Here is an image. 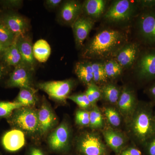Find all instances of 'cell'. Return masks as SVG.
I'll return each mask as SVG.
<instances>
[{"mask_svg":"<svg viewBox=\"0 0 155 155\" xmlns=\"http://www.w3.org/2000/svg\"><path fill=\"white\" fill-rule=\"evenodd\" d=\"M127 43V35L114 29H105L96 34L84 48L82 57L85 59H109L115 58Z\"/></svg>","mask_w":155,"mask_h":155,"instance_id":"6da1fadb","label":"cell"},{"mask_svg":"<svg viewBox=\"0 0 155 155\" xmlns=\"http://www.w3.org/2000/svg\"><path fill=\"white\" fill-rule=\"evenodd\" d=\"M153 114L150 104L138 102L132 117L126 123L128 134L139 144L144 146L155 136Z\"/></svg>","mask_w":155,"mask_h":155,"instance_id":"7a4b0ae2","label":"cell"},{"mask_svg":"<svg viewBox=\"0 0 155 155\" xmlns=\"http://www.w3.org/2000/svg\"><path fill=\"white\" fill-rule=\"evenodd\" d=\"M75 148L81 155H109L107 145L97 131L81 134L75 142Z\"/></svg>","mask_w":155,"mask_h":155,"instance_id":"3957f363","label":"cell"},{"mask_svg":"<svg viewBox=\"0 0 155 155\" xmlns=\"http://www.w3.org/2000/svg\"><path fill=\"white\" fill-rule=\"evenodd\" d=\"M9 119L11 124L23 132L38 133V112L31 107H23L15 110Z\"/></svg>","mask_w":155,"mask_h":155,"instance_id":"277c9868","label":"cell"},{"mask_svg":"<svg viewBox=\"0 0 155 155\" xmlns=\"http://www.w3.org/2000/svg\"><path fill=\"white\" fill-rule=\"evenodd\" d=\"M71 130L68 122H62L49 136L48 144L51 151L67 153L71 147Z\"/></svg>","mask_w":155,"mask_h":155,"instance_id":"5b68a950","label":"cell"},{"mask_svg":"<svg viewBox=\"0 0 155 155\" xmlns=\"http://www.w3.org/2000/svg\"><path fill=\"white\" fill-rule=\"evenodd\" d=\"M136 3L129 0L115 1L105 14L104 18L107 21L114 23L128 21L136 11Z\"/></svg>","mask_w":155,"mask_h":155,"instance_id":"8992f818","label":"cell"},{"mask_svg":"<svg viewBox=\"0 0 155 155\" xmlns=\"http://www.w3.org/2000/svg\"><path fill=\"white\" fill-rule=\"evenodd\" d=\"M75 85V81L69 79L41 82L38 84L37 86L53 99L65 102Z\"/></svg>","mask_w":155,"mask_h":155,"instance_id":"52a82bcc","label":"cell"},{"mask_svg":"<svg viewBox=\"0 0 155 155\" xmlns=\"http://www.w3.org/2000/svg\"><path fill=\"white\" fill-rule=\"evenodd\" d=\"M135 74L142 81H149L155 78V48L147 50L140 54L137 61Z\"/></svg>","mask_w":155,"mask_h":155,"instance_id":"ba28073f","label":"cell"},{"mask_svg":"<svg viewBox=\"0 0 155 155\" xmlns=\"http://www.w3.org/2000/svg\"><path fill=\"white\" fill-rule=\"evenodd\" d=\"M151 9H147L140 15L137 28L140 37L146 44L155 45V11Z\"/></svg>","mask_w":155,"mask_h":155,"instance_id":"9c48e42d","label":"cell"},{"mask_svg":"<svg viewBox=\"0 0 155 155\" xmlns=\"http://www.w3.org/2000/svg\"><path fill=\"white\" fill-rule=\"evenodd\" d=\"M0 22L16 37L26 34L30 29L29 22L26 18L11 10L0 13Z\"/></svg>","mask_w":155,"mask_h":155,"instance_id":"30bf717a","label":"cell"},{"mask_svg":"<svg viewBox=\"0 0 155 155\" xmlns=\"http://www.w3.org/2000/svg\"><path fill=\"white\" fill-rule=\"evenodd\" d=\"M30 68L23 64L14 67L7 81L9 87H19L30 90H36L32 86V72Z\"/></svg>","mask_w":155,"mask_h":155,"instance_id":"8fae6325","label":"cell"},{"mask_svg":"<svg viewBox=\"0 0 155 155\" xmlns=\"http://www.w3.org/2000/svg\"><path fill=\"white\" fill-rule=\"evenodd\" d=\"M138 104L134 92L128 87H123L116 105L117 110L126 123L132 117Z\"/></svg>","mask_w":155,"mask_h":155,"instance_id":"7c38bea8","label":"cell"},{"mask_svg":"<svg viewBox=\"0 0 155 155\" xmlns=\"http://www.w3.org/2000/svg\"><path fill=\"white\" fill-rule=\"evenodd\" d=\"M82 13V4L75 0L62 3L58 15L59 22L64 25H72Z\"/></svg>","mask_w":155,"mask_h":155,"instance_id":"4fadbf2b","label":"cell"},{"mask_svg":"<svg viewBox=\"0 0 155 155\" xmlns=\"http://www.w3.org/2000/svg\"><path fill=\"white\" fill-rule=\"evenodd\" d=\"M140 54L139 46L136 43H127L114 58L123 69H128L133 66Z\"/></svg>","mask_w":155,"mask_h":155,"instance_id":"5bb4252c","label":"cell"},{"mask_svg":"<svg viewBox=\"0 0 155 155\" xmlns=\"http://www.w3.org/2000/svg\"><path fill=\"white\" fill-rule=\"evenodd\" d=\"M94 25V21L93 19L81 15L71 25L75 45L78 48L82 47Z\"/></svg>","mask_w":155,"mask_h":155,"instance_id":"9a60e30c","label":"cell"},{"mask_svg":"<svg viewBox=\"0 0 155 155\" xmlns=\"http://www.w3.org/2000/svg\"><path fill=\"white\" fill-rule=\"evenodd\" d=\"M103 135L106 145L110 147L116 155L126 147L128 139L127 136L112 127L104 128Z\"/></svg>","mask_w":155,"mask_h":155,"instance_id":"2e32d148","label":"cell"},{"mask_svg":"<svg viewBox=\"0 0 155 155\" xmlns=\"http://www.w3.org/2000/svg\"><path fill=\"white\" fill-rule=\"evenodd\" d=\"M16 43L22 57V64L34 71L35 60L33 55V45L30 37L27 34L17 37Z\"/></svg>","mask_w":155,"mask_h":155,"instance_id":"e0dca14e","label":"cell"},{"mask_svg":"<svg viewBox=\"0 0 155 155\" xmlns=\"http://www.w3.org/2000/svg\"><path fill=\"white\" fill-rule=\"evenodd\" d=\"M24 132L18 129H14L6 132L2 139L4 149L9 152H15L22 148L25 144Z\"/></svg>","mask_w":155,"mask_h":155,"instance_id":"ac0fdd59","label":"cell"},{"mask_svg":"<svg viewBox=\"0 0 155 155\" xmlns=\"http://www.w3.org/2000/svg\"><path fill=\"white\" fill-rule=\"evenodd\" d=\"M38 112L39 123L38 133L45 134L56 124V117L51 107L44 102Z\"/></svg>","mask_w":155,"mask_h":155,"instance_id":"d6986e66","label":"cell"},{"mask_svg":"<svg viewBox=\"0 0 155 155\" xmlns=\"http://www.w3.org/2000/svg\"><path fill=\"white\" fill-rule=\"evenodd\" d=\"M106 1L86 0L82 4V13L93 20L99 19L104 12Z\"/></svg>","mask_w":155,"mask_h":155,"instance_id":"ffe728a7","label":"cell"},{"mask_svg":"<svg viewBox=\"0 0 155 155\" xmlns=\"http://www.w3.org/2000/svg\"><path fill=\"white\" fill-rule=\"evenodd\" d=\"M16 38L14 43L7 48L0 57V61L7 67H17L22 63V57L17 48Z\"/></svg>","mask_w":155,"mask_h":155,"instance_id":"44dd1931","label":"cell"},{"mask_svg":"<svg viewBox=\"0 0 155 155\" xmlns=\"http://www.w3.org/2000/svg\"><path fill=\"white\" fill-rule=\"evenodd\" d=\"M75 72L78 79L85 85L93 82V72L91 62L84 60L79 61L75 65Z\"/></svg>","mask_w":155,"mask_h":155,"instance_id":"7402d4cb","label":"cell"},{"mask_svg":"<svg viewBox=\"0 0 155 155\" xmlns=\"http://www.w3.org/2000/svg\"><path fill=\"white\" fill-rule=\"evenodd\" d=\"M51 46L46 41L40 39L33 45L34 57L40 63H45L48 60L51 54Z\"/></svg>","mask_w":155,"mask_h":155,"instance_id":"603a6c76","label":"cell"},{"mask_svg":"<svg viewBox=\"0 0 155 155\" xmlns=\"http://www.w3.org/2000/svg\"><path fill=\"white\" fill-rule=\"evenodd\" d=\"M101 88L102 98L111 104H116L121 94V90L116 84L107 83Z\"/></svg>","mask_w":155,"mask_h":155,"instance_id":"cb8c5ba5","label":"cell"},{"mask_svg":"<svg viewBox=\"0 0 155 155\" xmlns=\"http://www.w3.org/2000/svg\"><path fill=\"white\" fill-rule=\"evenodd\" d=\"M89 127L92 129H102L104 128L105 123L101 111L95 105L89 110Z\"/></svg>","mask_w":155,"mask_h":155,"instance_id":"d4e9b609","label":"cell"},{"mask_svg":"<svg viewBox=\"0 0 155 155\" xmlns=\"http://www.w3.org/2000/svg\"><path fill=\"white\" fill-rule=\"evenodd\" d=\"M37 90L32 91L25 88L20 89L15 102L22 104L23 107H31L36 104Z\"/></svg>","mask_w":155,"mask_h":155,"instance_id":"484cf974","label":"cell"},{"mask_svg":"<svg viewBox=\"0 0 155 155\" xmlns=\"http://www.w3.org/2000/svg\"><path fill=\"white\" fill-rule=\"evenodd\" d=\"M108 79H115L122 74L123 69L114 59H109L103 63Z\"/></svg>","mask_w":155,"mask_h":155,"instance_id":"4316f807","label":"cell"},{"mask_svg":"<svg viewBox=\"0 0 155 155\" xmlns=\"http://www.w3.org/2000/svg\"><path fill=\"white\" fill-rule=\"evenodd\" d=\"M104 114L108 123L113 128L119 127L122 122V116L119 111L113 107H107L104 108Z\"/></svg>","mask_w":155,"mask_h":155,"instance_id":"83f0119b","label":"cell"},{"mask_svg":"<svg viewBox=\"0 0 155 155\" xmlns=\"http://www.w3.org/2000/svg\"><path fill=\"white\" fill-rule=\"evenodd\" d=\"M93 72V82L97 85H104L107 83L108 78L104 70L103 63L99 62H91Z\"/></svg>","mask_w":155,"mask_h":155,"instance_id":"f1b7e54d","label":"cell"},{"mask_svg":"<svg viewBox=\"0 0 155 155\" xmlns=\"http://www.w3.org/2000/svg\"><path fill=\"white\" fill-rule=\"evenodd\" d=\"M22 107L17 102L0 101V118H9L15 110Z\"/></svg>","mask_w":155,"mask_h":155,"instance_id":"f546056e","label":"cell"},{"mask_svg":"<svg viewBox=\"0 0 155 155\" xmlns=\"http://www.w3.org/2000/svg\"><path fill=\"white\" fill-rule=\"evenodd\" d=\"M85 93L92 107L96 105V103L102 98L101 88L94 82H92L87 86Z\"/></svg>","mask_w":155,"mask_h":155,"instance_id":"4dcf8cb0","label":"cell"},{"mask_svg":"<svg viewBox=\"0 0 155 155\" xmlns=\"http://www.w3.org/2000/svg\"><path fill=\"white\" fill-rule=\"evenodd\" d=\"M16 38L8 28L0 22V42L8 47L14 43Z\"/></svg>","mask_w":155,"mask_h":155,"instance_id":"1f68e13d","label":"cell"},{"mask_svg":"<svg viewBox=\"0 0 155 155\" xmlns=\"http://www.w3.org/2000/svg\"><path fill=\"white\" fill-rule=\"evenodd\" d=\"M68 99L77 104L82 110H88L92 107L85 93L69 95Z\"/></svg>","mask_w":155,"mask_h":155,"instance_id":"d6a6232c","label":"cell"},{"mask_svg":"<svg viewBox=\"0 0 155 155\" xmlns=\"http://www.w3.org/2000/svg\"><path fill=\"white\" fill-rule=\"evenodd\" d=\"M75 121L76 124L79 126H89V111L82 109L78 110L75 113Z\"/></svg>","mask_w":155,"mask_h":155,"instance_id":"836d02e7","label":"cell"},{"mask_svg":"<svg viewBox=\"0 0 155 155\" xmlns=\"http://www.w3.org/2000/svg\"><path fill=\"white\" fill-rule=\"evenodd\" d=\"M22 2V1L20 0H4L0 1V5L6 11H13L14 9L20 8Z\"/></svg>","mask_w":155,"mask_h":155,"instance_id":"e575fe53","label":"cell"},{"mask_svg":"<svg viewBox=\"0 0 155 155\" xmlns=\"http://www.w3.org/2000/svg\"><path fill=\"white\" fill-rule=\"evenodd\" d=\"M140 150L135 146L126 147L116 155H142Z\"/></svg>","mask_w":155,"mask_h":155,"instance_id":"d590c367","label":"cell"},{"mask_svg":"<svg viewBox=\"0 0 155 155\" xmlns=\"http://www.w3.org/2000/svg\"><path fill=\"white\" fill-rule=\"evenodd\" d=\"M26 155H48L40 147L31 146L26 151Z\"/></svg>","mask_w":155,"mask_h":155,"instance_id":"8d00e7d4","label":"cell"},{"mask_svg":"<svg viewBox=\"0 0 155 155\" xmlns=\"http://www.w3.org/2000/svg\"><path fill=\"white\" fill-rule=\"evenodd\" d=\"M144 146L147 155H155V136L148 141Z\"/></svg>","mask_w":155,"mask_h":155,"instance_id":"74e56055","label":"cell"},{"mask_svg":"<svg viewBox=\"0 0 155 155\" xmlns=\"http://www.w3.org/2000/svg\"><path fill=\"white\" fill-rule=\"evenodd\" d=\"M136 2L137 5L142 8H152L155 7V0H140Z\"/></svg>","mask_w":155,"mask_h":155,"instance_id":"f35d334b","label":"cell"},{"mask_svg":"<svg viewBox=\"0 0 155 155\" xmlns=\"http://www.w3.org/2000/svg\"><path fill=\"white\" fill-rule=\"evenodd\" d=\"M62 3L63 1L61 0H46L45 1V5L47 8L53 10L57 8Z\"/></svg>","mask_w":155,"mask_h":155,"instance_id":"ab89813d","label":"cell"},{"mask_svg":"<svg viewBox=\"0 0 155 155\" xmlns=\"http://www.w3.org/2000/svg\"><path fill=\"white\" fill-rule=\"evenodd\" d=\"M7 66L0 61V80L3 78L7 72Z\"/></svg>","mask_w":155,"mask_h":155,"instance_id":"60d3db41","label":"cell"},{"mask_svg":"<svg viewBox=\"0 0 155 155\" xmlns=\"http://www.w3.org/2000/svg\"><path fill=\"white\" fill-rule=\"evenodd\" d=\"M148 92L150 95L155 100V83L150 87Z\"/></svg>","mask_w":155,"mask_h":155,"instance_id":"b9f144b4","label":"cell"},{"mask_svg":"<svg viewBox=\"0 0 155 155\" xmlns=\"http://www.w3.org/2000/svg\"><path fill=\"white\" fill-rule=\"evenodd\" d=\"M7 48L8 47H6L5 45H3L1 42H0V57L5 51Z\"/></svg>","mask_w":155,"mask_h":155,"instance_id":"7bdbcfd3","label":"cell"},{"mask_svg":"<svg viewBox=\"0 0 155 155\" xmlns=\"http://www.w3.org/2000/svg\"><path fill=\"white\" fill-rule=\"evenodd\" d=\"M153 116H154V121H155V112L154 113Z\"/></svg>","mask_w":155,"mask_h":155,"instance_id":"ee69618b","label":"cell"},{"mask_svg":"<svg viewBox=\"0 0 155 155\" xmlns=\"http://www.w3.org/2000/svg\"><path fill=\"white\" fill-rule=\"evenodd\" d=\"M0 155H1V154H0Z\"/></svg>","mask_w":155,"mask_h":155,"instance_id":"f6af8a7d","label":"cell"}]
</instances>
